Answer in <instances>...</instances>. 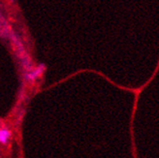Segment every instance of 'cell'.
<instances>
[{"mask_svg": "<svg viewBox=\"0 0 159 158\" xmlns=\"http://www.w3.org/2000/svg\"><path fill=\"white\" fill-rule=\"evenodd\" d=\"M12 138V131L7 128V127H2L0 128V145L6 146L10 142Z\"/></svg>", "mask_w": 159, "mask_h": 158, "instance_id": "obj_1", "label": "cell"}, {"mask_svg": "<svg viewBox=\"0 0 159 158\" xmlns=\"http://www.w3.org/2000/svg\"><path fill=\"white\" fill-rule=\"evenodd\" d=\"M45 70V67L42 65V66H40V67H38L35 71H33V72H30V73H28V74H26V79L27 80H29V81H33V80H35V79H37L40 75H41L42 73H43V71Z\"/></svg>", "mask_w": 159, "mask_h": 158, "instance_id": "obj_2", "label": "cell"}]
</instances>
